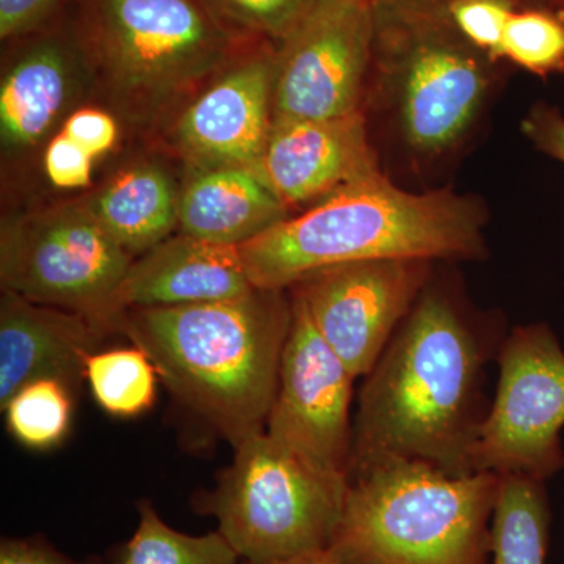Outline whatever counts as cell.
I'll return each mask as SVG.
<instances>
[{
  "label": "cell",
  "instance_id": "7",
  "mask_svg": "<svg viewBox=\"0 0 564 564\" xmlns=\"http://www.w3.org/2000/svg\"><path fill=\"white\" fill-rule=\"evenodd\" d=\"M231 466L195 510L247 564H270L326 551L343 518L347 481L307 466L267 432L237 445Z\"/></svg>",
  "mask_w": 564,
  "mask_h": 564
},
{
  "label": "cell",
  "instance_id": "22",
  "mask_svg": "<svg viewBox=\"0 0 564 564\" xmlns=\"http://www.w3.org/2000/svg\"><path fill=\"white\" fill-rule=\"evenodd\" d=\"M158 369L140 347L99 350L88 359L85 383L93 399L111 417L148 413L158 399Z\"/></svg>",
  "mask_w": 564,
  "mask_h": 564
},
{
  "label": "cell",
  "instance_id": "18",
  "mask_svg": "<svg viewBox=\"0 0 564 564\" xmlns=\"http://www.w3.org/2000/svg\"><path fill=\"white\" fill-rule=\"evenodd\" d=\"M289 217L259 166H196L181 191V232L207 242L242 247Z\"/></svg>",
  "mask_w": 564,
  "mask_h": 564
},
{
  "label": "cell",
  "instance_id": "17",
  "mask_svg": "<svg viewBox=\"0 0 564 564\" xmlns=\"http://www.w3.org/2000/svg\"><path fill=\"white\" fill-rule=\"evenodd\" d=\"M239 247L180 234L132 262L115 296L120 317L129 310L181 307L240 299L254 291Z\"/></svg>",
  "mask_w": 564,
  "mask_h": 564
},
{
  "label": "cell",
  "instance_id": "15",
  "mask_svg": "<svg viewBox=\"0 0 564 564\" xmlns=\"http://www.w3.org/2000/svg\"><path fill=\"white\" fill-rule=\"evenodd\" d=\"M259 169L292 206L322 202L380 170L364 111L323 121H273Z\"/></svg>",
  "mask_w": 564,
  "mask_h": 564
},
{
  "label": "cell",
  "instance_id": "6",
  "mask_svg": "<svg viewBox=\"0 0 564 564\" xmlns=\"http://www.w3.org/2000/svg\"><path fill=\"white\" fill-rule=\"evenodd\" d=\"M76 31L118 101L139 117L225 68L240 41L204 0H84Z\"/></svg>",
  "mask_w": 564,
  "mask_h": 564
},
{
  "label": "cell",
  "instance_id": "4",
  "mask_svg": "<svg viewBox=\"0 0 564 564\" xmlns=\"http://www.w3.org/2000/svg\"><path fill=\"white\" fill-rule=\"evenodd\" d=\"M499 481L404 459L366 467L326 551L340 564H488Z\"/></svg>",
  "mask_w": 564,
  "mask_h": 564
},
{
  "label": "cell",
  "instance_id": "16",
  "mask_svg": "<svg viewBox=\"0 0 564 564\" xmlns=\"http://www.w3.org/2000/svg\"><path fill=\"white\" fill-rule=\"evenodd\" d=\"M109 336L85 315L32 303L11 292L0 302V408L22 386L55 378L74 392L88 359Z\"/></svg>",
  "mask_w": 564,
  "mask_h": 564
},
{
  "label": "cell",
  "instance_id": "3",
  "mask_svg": "<svg viewBox=\"0 0 564 564\" xmlns=\"http://www.w3.org/2000/svg\"><path fill=\"white\" fill-rule=\"evenodd\" d=\"M292 323L284 291L129 310L120 334L150 356L159 378L234 448L265 432Z\"/></svg>",
  "mask_w": 564,
  "mask_h": 564
},
{
  "label": "cell",
  "instance_id": "23",
  "mask_svg": "<svg viewBox=\"0 0 564 564\" xmlns=\"http://www.w3.org/2000/svg\"><path fill=\"white\" fill-rule=\"evenodd\" d=\"M0 410L18 443L31 451H52L68 437L74 391L55 378H40L22 386Z\"/></svg>",
  "mask_w": 564,
  "mask_h": 564
},
{
  "label": "cell",
  "instance_id": "21",
  "mask_svg": "<svg viewBox=\"0 0 564 564\" xmlns=\"http://www.w3.org/2000/svg\"><path fill=\"white\" fill-rule=\"evenodd\" d=\"M139 525L118 549L113 564H243L242 556L218 530L182 533L163 521L151 500L137 503Z\"/></svg>",
  "mask_w": 564,
  "mask_h": 564
},
{
  "label": "cell",
  "instance_id": "29",
  "mask_svg": "<svg viewBox=\"0 0 564 564\" xmlns=\"http://www.w3.org/2000/svg\"><path fill=\"white\" fill-rule=\"evenodd\" d=\"M65 0H0V39H24L47 28Z\"/></svg>",
  "mask_w": 564,
  "mask_h": 564
},
{
  "label": "cell",
  "instance_id": "25",
  "mask_svg": "<svg viewBox=\"0 0 564 564\" xmlns=\"http://www.w3.org/2000/svg\"><path fill=\"white\" fill-rule=\"evenodd\" d=\"M234 35L280 44L302 22L315 0H204Z\"/></svg>",
  "mask_w": 564,
  "mask_h": 564
},
{
  "label": "cell",
  "instance_id": "11",
  "mask_svg": "<svg viewBox=\"0 0 564 564\" xmlns=\"http://www.w3.org/2000/svg\"><path fill=\"white\" fill-rule=\"evenodd\" d=\"M355 380L315 329L302 300L292 295L291 332L265 432L317 473L347 484Z\"/></svg>",
  "mask_w": 564,
  "mask_h": 564
},
{
  "label": "cell",
  "instance_id": "24",
  "mask_svg": "<svg viewBox=\"0 0 564 564\" xmlns=\"http://www.w3.org/2000/svg\"><path fill=\"white\" fill-rule=\"evenodd\" d=\"M502 61L538 77L564 73V11L518 9L508 21Z\"/></svg>",
  "mask_w": 564,
  "mask_h": 564
},
{
  "label": "cell",
  "instance_id": "19",
  "mask_svg": "<svg viewBox=\"0 0 564 564\" xmlns=\"http://www.w3.org/2000/svg\"><path fill=\"white\" fill-rule=\"evenodd\" d=\"M181 192L162 166L122 170L85 199L102 228L132 256L158 247L180 226Z\"/></svg>",
  "mask_w": 564,
  "mask_h": 564
},
{
  "label": "cell",
  "instance_id": "1",
  "mask_svg": "<svg viewBox=\"0 0 564 564\" xmlns=\"http://www.w3.org/2000/svg\"><path fill=\"white\" fill-rule=\"evenodd\" d=\"M502 343L432 278L364 377L348 477L393 459L473 473L486 367Z\"/></svg>",
  "mask_w": 564,
  "mask_h": 564
},
{
  "label": "cell",
  "instance_id": "34",
  "mask_svg": "<svg viewBox=\"0 0 564 564\" xmlns=\"http://www.w3.org/2000/svg\"><path fill=\"white\" fill-rule=\"evenodd\" d=\"M355 2L366 3V6L373 9V7L383 6V3L392 2V0H355Z\"/></svg>",
  "mask_w": 564,
  "mask_h": 564
},
{
  "label": "cell",
  "instance_id": "5",
  "mask_svg": "<svg viewBox=\"0 0 564 564\" xmlns=\"http://www.w3.org/2000/svg\"><path fill=\"white\" fill-rule=\"evenodd\" d=\"M373 17L370 76L393 132L414 158L447 155L484 115L497 63L455 28L447 0H392Z\"/></svg>",
  "mask_w": 564,
  "mask_h": 564
},
{
  "label": "cell",
  "instance_id": "30",
  "mask_svg": "<svg viewBox=\"0 0 564 564\" xmlns=\"http://www.w3.org/2000/svg\"><path fill=\"white\" fill-rule=\"evenodd\" d=\"M522 132L538 151L564 165V115L545 102L534 104L522 120Z\"/></svg>",
  "mask_w": 564,
  "mask_h": 564
},
{
  "label": "cell",
  "instance_id": "32",
  "mask_svg": "<svg viewBox=\"0 0 564 564\" xmlns=\"http://www.w3.org/2000/svg\"><path fill=\"white\" fill-rule=\"evenodd\" d=\"M247 564V563H243ZM270 564H340L336 558L328 554V551L311 552L295 556V558L284 560V562H276Z\"/></svg>",
  "mask_w": 564,
  "mask_h": 564
},
{
  "label": "cell",
  "instance_id": "2",
  "mask_svg": "<svg viewBox=\"0 0 564 564\" xmlns=\"http://www.w3.org/2000/svg\"><path fill=\"white\" fill-rule=\"evenodd\" d=\"M485 226L484 204L473 196L451 188L403 191L378 170L239 248L256 289L288 291L344 263L484 261Z\"/></svg>",
  "mask_w": 564,
  "mask_h": 564
},
{
  "label": "cell",
  "instance_id": "12",
  "mask_svg": "<svg viewBox=\"0 0 564 564\" xmlns=\"http://www.w3.org/2000/svg\"><path fill=\"white\" fill-rule=\"evenodd\" d=\"M422 259H381L329 267L292 285L315 329L352 377L373 369L433 278Z\"/></svg>",
  "mask_w": 564,
  "mask_h": 564
},
{
  "label": "cell",
  "instance_id": "33",
  "mask_svg": "<svg viewBox=\"0 0 564 564\" xmlns=\"http://www.w3.org/2000/svg\"><path fill=\"white\" fill-rule=\"evenodd\" d=\"M519 9H558L562 0H514Z\"/></svg>",
  "mask_w": 564,
  "mask_h": 564
},
{
  "label": "cell",
  "instance_id": "14",
  "mask_svg": "<svg viewBox=\"0 0 564 564\" xmlns=\"http://www.w3.org/2000/svg\"><path fill=\"white\" fill-rule=\"evenodd\" d=\"M0 82V141L7 155L39 147L65 117L85 84L90 57L76 28L24 36Z\"/></svg>",
  "mask_w": 564,
  "mask_h": 564
},
{
  "label": "cell",
  "instance_id": "10",
  "mask_svg": "<svg viewBox=\"0 0 564 564\" xmlns=\"http://www.w3.org/2000/svg\"><path fill=\"white\" fill-rule=\"evenodd\" d=\"M373 9L355 0H315L276 44L273 121H323L362 110L372 68Z\"/></svg>",
  "mask_w": 564,
  "mask_h": 564
},
{
  "label": "cell",
  "instance_id": "9",
  "mask_svg": "<svg viewBox=\"0 0 564 564\" xmlns=\"http://www.w3.org/2000/svg\"><path fill=\"white\" fill-rule=\"evenodd\" d=\"M499 384L478 429L473 473L547 480L564 467V351L544 323L516 326L500 345Z\"/></svg>",
  "mask_w": 564,
  "mask_h": 564
},
{
  "label": "cell",
  "instance_id": "26",
  "mask_svg": "<svg viewBox=\"0 0 564 564\" xmlns=\"http://www.w3.org/2000/svg\"><path fill=\"white\" fill-rule=\"evenodd\" d=\"M455 28L492 62H502L508 21L519 9L514 0H447Z\"/></svg>",
  "mask_w": 564,
  "mask_h": 564
},
{
  "label": "cell",
  "instance_id": "31",
  "mask_svg": "<svg viewBox=\"0 0 564 564\" xmlns=\"http://www.w3.org/2000/svg\"><path fill=\"white\" fill-rule=\"evenodd\" d=\"M0 564H101L98 558L74 562L52 547L44 538H3L0 543Z\"/></svg>",
  "mask_w": 564,
  "mask_h": 564
},
{
  "label": "cell",
  "instance_id": "20",
  "mask_svg": "<svg viewBox=\"0 0 564 564\" xmlns=\"http://www.w3.org/2000/svg\"><path fill=\"white\" fill-rule=\"evenodd\" d=\"M488 564H545L551 541V503L545 481L499 475Z\"/></svg>",
  "mask_w": 564,
  "mask_h": 564
},
{
  "label": "cell",
  "instance_id": "28",
  "mask_svg": "<svg viewBox=\"0 0 564 564\" xmlns=\"http://www.w3.org/2000/svg\"><path fill=\"white\" fill-rule=\"evenodd\" d=\"M61 132L95 159L109 152L118 140L117 121L107 111L95 107L74 110L63 121Z\"/></svg>",
  "mask_w": 564,
  "mask_h": 564
},
{
  "label": "cell",
  "instance_id": "13",
  "mask_svg": "<svg viewBox=\"0 0 564 564\" xmlns=\"http://www.w3.org/2000/svg\"><path fill=\"white\" fill-rule=\"evenodd\" d=\"M274 69L276 44L259 41L184 110L176 139L195 166H259L272 132Z\"/></svg>",
  "mask_w": 564,
  "mask_h": 564
},
{
  "label": "cell",
  "instance_id": "8",
  "mask_svg": "<svg viewBox=\"0 0 564 564\" xmlns=\"http://www.w3.org/2000/svg\"><path fill=\"white\" fill-rule=\"evenodd\" d=\"M88 210L61 204L3 221L0 284L32 303L85 315L120 333L115 296L133 262Z\"/></svg>",
  "mask_w": 564,
  "mask_h": 564
},
{
  "label": "cell",
  "instance_id": "35",
  "mask_svg": "<svg viewBox=\"0 0 564 564\" xmlns=\"http://www.w3.org/2000/svg\"><path fill=\"white\" fill-rule=\"evenodd\" d=\"M558 9H562L564 11V0H562V2H560Z\"/></svg>",
  "mask_w": 564,
  "mask_h": 564
},
{
  "label": "cell",
  "instance_id": "27",
  "mask_svg": "<svg viewBox=\"0 0 564 564\" xmlns=\"http://www.w3.org/2000/svg\"><path fill=\"white\" fill-rule=\"evenodd\" d=\"M93 162L95 158L63 132L52 137L44 150V173L54 187L63 191L88 187Z\"/></svg>",
  "mask_w": 564,
  "mask_h": 564
}]
</instances>
